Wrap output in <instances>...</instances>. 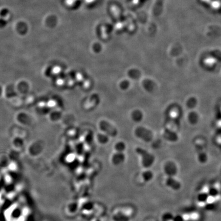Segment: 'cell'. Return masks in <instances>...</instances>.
Returning a JSON list of instances; mask_svg holds the SVG:
<instances>
[{
	"instance_id": "1",
	"label": "cell",
	"mask_w": 221,
	"mask_h": 221,
	"mask_svg": "<svg viewBox=\"0 0 221 221\" xmlns=\"http://www.w3.org/2000/svg\"><path fill=\"white\" fill-rule=\"evenodd\" d=\"M136 154L139 157L140 166L144 169L151 168L156 161V157L153 153L141 147H137Z\"/></svg>"
},
{
	"instance_id": "20",
	"label": "cell",
	"mask_w": 221,
	"mask_h": 221,
	"mask_svg": "<svg viewBox=\"0 0 221 221\" xmlns=\"http://www.w3.org/2000/svg\"><path fill=\"white\" fill-rule=\"evenodd\" d=\"M206 204V202L204 201H200L198 203V205L201 207H204Z\"/></svg>"
},
{
	"instance_id": "13",
	"label": "cell",
	"mask_w": 221,
	"mask_h": 221,
	"mask_svg": "<svg viewBox=\"0 0 221 221\" xmlns=\"http://www.w3.org/2000/svg\"><path fill=\"white\" fill-rule=\"evenodd\" d=\"M132 117L134 120L136 122H139L142 118V114L141 112L139 111H135L132 114Z\"/></svg>"
},
{
	"instance_id": "10",
	"label": "cell",
	"mask_w": 221,
	"mask_h": 221,
	"mask_svg": "<svg viewBox=\"0 0 221 221\" xmlns=\"http://www.w3.org/2000/svg\"><path fill=\"white\" fill-rule=\"evenodd\" d=\"M163 137L166 139V140H169V141H173L176 139V135L173 133V132L170 131L169 130L166 129L165 131H164Z\"/></svg>"
},
{
	"instance_id": "3",
	"label": "cell",
	"mask_w": 221,
	"mask_h": 221,
	"mask_svg": "<svg viewBox=\"0 0 221 221\" xmlns=\"http://www.w3.org/2000/svg\"><path fill=\"white\" fill-rule=\"evenodd\" d=\"M126 156L124 153L114 151L110 157V162L113 166H119L125 162Z\"/></svg>"
},
{
	"instance_id": "22",
	"label": "cell",
	"mask_w": 221,
	"mask_h": 221,
	"mask_svg": "<svg viewBox=\"0 0 221 221\" xmlns=\"http://www.w3.org/2000/svg\"><path fill=\"white\" fill-rule=\"evenodd\" d=\"M215 186L216 189H219V188H220V184H216L215 185Z\"/></svg>"
},
{
	"instance_id": "21",
	"label": "cell",
	"mask_w": 221,
	"mask_h": 221,
	"mask_svg": "<svg viewBox=\"0 0 221 221\" xmlns=\"http://www.w3.org/2000/svg\"><path fill=\"white\" fill-rule=\"evenodd\" d=\"M215 198L216 201H219L221 199V196L220 195H217L215 196Z\"/></svg>"
},
{
	"instance_id": "18",
	"label": "cell",
	"mask_w": 221,
	"mask_h": 221,
	"mask_svg": "<svg viewBox=\"0 0 221 221\" xmlns=\"http://www.w3.org/2000/svg\"><path fill=\"white\" fill-rule=\"evenodd\" d=\"M199 215L197 212H193L190 215V219L193 220H197L199 218Z\"/></svg>"
},
{
	"instance_id": "14",
	"label": "cell",
	"mask_w": 221,
	"mask_h": 221,
	"mask_svg": "<svg viewBox=\"0 0 221 221\" xmlns=\"http://www.w3.org/2000/svg\"><path fill=\"white\" fill-rule=\"evenodd\" d=\"M129 75L133 79H137L140 76V73L138 70L133 69L129 71Z\"/></svg>"
},
{
	"instance_id": "7",
	"label": "cell",
	"mask_w": 221,
	"mask_h": 221,
	"mask_svg": "<svg viewBox=\"0 0 221 221\" xmlns=\"http://www.w3.org/2000/svg\"><path fill=\"white\" fill-rule=\"evenodd\" d=\"M164 183L166 187L171 190H176L178 188V182L174 177H166Z\"/></svg>"
},
{
	"instance_id": "19",
	"label": "cell",
	"mask_w": 221,
	"mask_h": 221,
	"mask_svg": "<svg viewBox=\"0 0 221 221\" xmlns=\"http://www.w3.org/2000/svg\"><path fill=\"white\" fill-rule=\"evenodd\" d=\"M209 192V188L207 186H205L202 188L201 193L203 194H207Z\"/></svg>"
},
{
	"instance_id": "12",
	"label": "cell",
	"mask_w": 221,
	"mask_h": 221,
	"mask_svg": "<svg viewBox=\"0 0 221 221\" xmlns=\"http://www.w3.org/2000/svg\"><path fill=\"white\" fill-rule=\"evenodd\" d=\"M143 85H144V87L149 91H151L153 90V87H154V84H153V82L150 80H144L143 82Z\"/></svg>"
},
{
	"instance_id": "4",
	"label": "cell",
	"mask_w": 221,
	"mask_h": 221,
	"mask_svg": "<svg viewBox=\"0 0 221 221\" xmlns=\"http://www.w3.org/2000/svg\"><path fill=\"white\" fill-rule=\"evenodd\" d=\"M162 169L166 177H175L176 173L175 164L171 160L166 161L162 166Z\"/></svg>"
},
{
	"instance_id": "8",
	"label": "cell",
	"mask_w": 221,
	"mask_h": 221,
	"mask_svg": "<svg viewBox=\"0 0 221 221\" xmlns=\"http://www.w3.org/2000/svg\"><path fill=\"white\" fill-rule=\"evenodd\" d=\"M114 221H129V217L127 214L122 211H119L114 214L113 216Z\"/></svg>"
},
{
	"instance_id": "9",
	"label": "cell",
	"mask_w": 221,
	"mask_h": 221,
	"mask_svg": "<svg viewBox=\"0 0 221 221\" xmlns=\"http://www.w3.org/2000/svg\"><path fill=\"white\" fill-rule=\"evenodd\" d=\"M126 149V144L122 141L117 142L115 144L114 146V151L120 152V153H125Z\"/></svg>"
},
{
	"instance_id": "2",
	"label": "cell",
	"mask_w": 221,
	"mask_h": 221,
	"mask_svg": "<svg viewBox=\"0 0 221 221\" xmlns=\"http://www.w3.org/2000/svg\"><path fill=\"white\" fill-rule=\"evenodd\" d=\"M135 134L137 137L146 142H150L153 139V133L151 131L142 126L136 128Z\"/></svg>"
},
{
	"instance_id": "11",
	"label": "cell",
	"mask_w": 221,
	"mask_h": 221,
	"mask_svg": "<svg viewBox=\"0 0 221 221\" xmlns=\"http://www.w3.org/2000/svg\"><path fill=\"white\" fill-rule=\"evenodd\" d=\"M98 141L100 144H108L109 141V136L107 134H99L97 136Z\"/></svg>"
},
{
	"instance_id": "16",
	"label": "cell",
	"mask_w": 221,
	"mask_h": 221,
	"mask_svg": "<svg viewBox=\"0 0 221 221\" xmlns=\"http://www.w3.org/2000/svg\"><path fill=\"white\" fill-rule=\"evenodd\" d=\"M215 201H217L215 199V196H212V195H209L206 200V202L208 204H212L215 203Z\"/></svg>"
},
{
	"instance_id": "6",
	"label": "cell",
	"mask_w": 221,
	"mask_h": 221,
	"mask_svg": "<svg viewBox=\"0 0 221 221\" xmlns=\"http://www.w3.org/2000/svg\"><path fill=\"white\" fill-rule=\"evenodd\" d=\"M140 177L144 183H149L153 180L154 173L150 168H144L140 173Z\"/></svg>"
},
{
	"instance_id": "23",
	"label": "cell",
	"mask_w": 221,
	"mask_h": 221,
	"mask_svg": "<svg viewBox=\"0 0 221 221\" xmlns=\"http://www.w3.org/2000/svg\"></svg>"
},
{
	"instance_id": "17",
	"label": "cell",
	"mask_w": 221,
	"mask_h": 221,
	"mask_svg": "<svg viewBox=\"0 0 221 221\" xmlns=\"http://www.w3.org/2000/svg\"><path fill=\"white\" fill-rule=\"evenodd\" d=\"M129 82L126 80H124L120 84V87L124 90L127 89L129 87Z\"/></svg>"
},
{
	"instance_id": "15",
	"label": "cell",
	"mask_w": 221,
	"mask_h": 221,
	"mask_svg": "<svg viewBox=\"0 0 221 221\" xmlns=\"http://www.w3.org/2000/svg\"><path fill=\"white\" fill-rule=\"evenodd\" d=\"M162 218L163 221H172L173 219V217H171V214L168 212L164 213L162 216Z\"/></svg>"
},
{
	"instance_id": "5",
	"label": "cell",
	"mask_w": 221,
	"mask_h": 221,
	"mask_svg": "<svg viewBox=\"0 0 221 221\" xmlns=\"http://www.w3.org/2000/svg\"><path fill=\"white\" fill-rule=\"evenodd\" d=\"M100 128L107 135L112 137H115L117 135V129L108 122L103 120L100 122Z\"/></svg>"
}]
</instances>
